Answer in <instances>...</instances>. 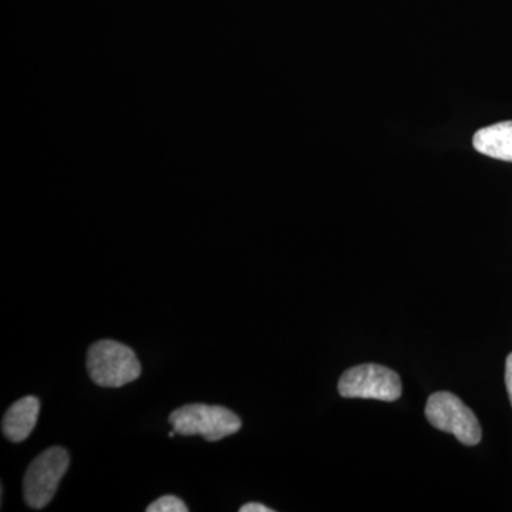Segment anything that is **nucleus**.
Returning <instances> with one entry per match:
<instances>
[{"mask_svg":"<svg viewBox=\"0 0 512 512\" xmlns=\"http://www.w3.org/2000/svg\"><path fill=\"white\" fill-rule=\"evenodd\" d=\"M87 372L97 386L117 389L137 380L141 365L136 353L116 340H99L87 352Z\"/></svg>","mask_w":512,"mask_h":512,"instance_id":"f257e3e1","label":"nucleus"},{"mask_svg":"<svg viewBox=\"0 0 512 512\" xmlns=\"http://www.w3.org/2000/svg\"><path fill=\"white\" fill-rule=\"evenodd\" d=\"M168 421L178 436H200L207 441H220L238 433L242 427L241 419L231 410L198 403L174 410Z\"/></svg>","mask_w":512,"mask_h":512,"instance_id":"f03ea898","label":"nucleus"},{"mask_svg":"<svg viewBox=\"0 0 512 512\" xmlns=\"http://www.w3.org/2000/svg\"><path fill=\"white\" fill-rule=\"evenodd\" d=\"M426 417L431 426L453 434L464 446H477L483 436L476 414L456 394H431L426 404Z\"/></svg>","mask_w":512,"mask_h":512,"instance_id":"7ed1b4c3","label":"nucleus"},{"mask_svg":"<svg viewBox=\"0 0 512 512\" xmlns=\"http://www.w3.org/2000/svg\"><path fill=\"white\" fill-rule=\"evenodd\" d=\"M69 464L63 447L47 448L30 463L23 478V494L30 508L42 510L53 500Z\"/></svg>","mask_w":512,"mask_h":512,"instance_id":"20e7f679","label":"nucleus"},{"mask_svg":"<svg viewBox=\"0 0 512 512\" xmlns=\"http://www.w3.org/2000/svg\"><path fill=\"white\" fill-rule=\"evenodd\" d=\"M340 396L346 399H373L392 403L400 399V376L389 367L360 365L346 370L339 380Z\"/></svg>","mask_w":512,"mask_h":512,"instance_id":"39448f33","label":"nucleus"},{"mask_svg":"<svg viewBox=\"0 0 512 512\" xmlns=\"http://www.w3.org/2000/svg\"><path fill=\"white\" fill-rule=\"evenodd\" d=\"M40 402L35 396L23 397L9 407L2 420L3 436L13 443L28 439L39 419Z\"/></svg>","mask_w":512,"mask_h":512,"instance_id":"423d86ee","label":"nucleus"},{"mask_svg":"<svg viewBox=\"0 0 512 512\" xmlns=\"http://www.w3.org/2000/svg\"><path fill=\"white\" fill-rule=\"evenodd\" d=\"M478 153L512 163V121L481 128L473 138Z\"/></svg>","mask_w":512,"mask_h":512,"instance_id":"0eeeda50","label":"nucleus"},{"mask_svg":"<svg viewBox=\"0 0 512 512\" xmlns=\"http://www.w3.org/2000/svg\"><path fill=\"white\" fill-rule=\"evenodd\" d=\"M147 512H187V504L175 495H163L153 504L148 505Z\"/></svg>","mask_w":512,"mask_h":512,"instance_id":"6e6552de","label":"nucleus"},{"mask_svg":"<svg viewBox=\"0 0 512 512\" xmlns=\"http://www.w3.org/2000/svg\"><path fill=\"white\" fill-rule=\"evenodd\" d=\"M505 384H507L508 396L512 404V353L505 362Z\"/></svg>","mask_w":512,"mask_h":512,"instance_id":"1a4fd4ad","label":"nucleus"},{"mask_svg":"<svg viewBox=\"0 0 512 512\" xmlns=\"http://www.w3.org/2000/svg\"><path fill=\"white\" fill-rule=\"evenodd\" d=\"M239 511L241 512H274V510H271L269 507H265V505L258 504V503H249L242 505L241 508H239Z\"/></svg>","mask_w":512,"mask_h":512,"instance_id":"9d476101","label":"nucleus"}]
</instances>
